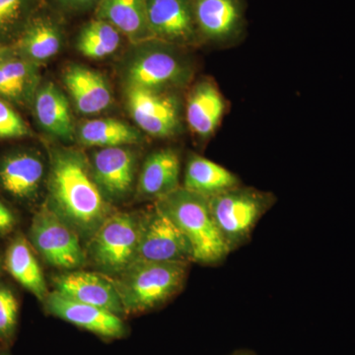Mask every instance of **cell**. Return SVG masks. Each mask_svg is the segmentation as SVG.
I'll return each instance as SVG.
<instances>
[{
  "mask_svg": "<svg viewBox=\"0 0 355 355\" xmlns=\"http://www.w3.org/2000/svg\"><path fill=\"white\" fill-rule=\"evenodd\" d=\"M12 46L15 55L29 62H46L60 50L62 33L51 18L33 15Z\"/></svg>",
  "mask_w": 355,
  "mask_h": 355,
  "instance_id": "cell-20",
  "label": "cell"
},
{
  "mask_svg": "<svg viewBox=\"0 0 355 355\" xmlns=\"http://www.w3.org/2000/svg\"><path fill=\"white\" fill-rule=\"evenodd\" d=\"M4 266L18 284L44 302L49 291L36 256L23 236L14 238L7 248Z\"/></svg>",
  "mask_w": 355,
  "mask_h": 355,
  "instance_id": "cell-23",
  "label": "cell"
},
{
  "mask_svg": "<svg viewBox=\"0 0 355 355\" xmlns=\"http://www.w3.org/2000/svg\"><path fill=\"white\" fill-rule=\"evenodd\" d=\"M209 200L216 227L232 253L250 241L257 224L277 198L268 191L240 184Z\"/></svg>",
  "mask_w": 355,
  "mask_h": 355,
  "instance_id": "cell-4",
  "label": "cell"
},
{
  "mask_svg": "<svg viewBox=\"0 0 355 355\" xmlns=\"http://www.w3.org/2000/svg\"><path fill=\"white\" fill-rule=\"evenodd\" d=\"M225 112V101L216 84L202 80L196 84L189 95L186 120L198 139L207 140L214 135Z\"/></svg>",
  "mask_w": 355,
  "mask_h": 355,
  "instance_id": "cell-17",
  "label": "cell"
},
{
  "mask_svg": "<svg viewBox=\"0 0 355 355\" xmlns=\"http://www.w3.org/2000/svg\"><path fill=\"white\" fill-rule=\"evenodd\" d=\"M48 188L46 207L85 241L114 212L96 184L90 162L79 151H53Z\"/></svg>",
  "mask_w": 355,
  "mask_h": 355,
  "instance_id": "cell-1",
  "label": "cell"
},
{
  "mask_svg": "<svg viewBox=\"0 0 355 355\" xmlns=\"http://www.w3.org/2000/svg\"><path fill=\"white\" fill-rule=\"evenodd\" d=\"M135 261H193V248L186 236L155 205L142 214L139 246L133 263Z\"/></svg>",
  "mask_w": 355,
  "mask_h": 355,
  "instance_id": "cell-8",
  "label": "cell"
},
{
  "mask_svg": "<svg viewBox=\"0 0 355 355\" xmlns=\"http://www.w3.org/2000/svg\"><path fill=\"white\" fill-rule=\"evenodd\" d=\"M60 6L69 10H85L93 6H97L99 0H57Z\"/></svg>",
  "mask_w": 355,
  "mask_h": 355,
  "instance_id": "cell-31",
  "label": "cell"
},
{
  "mask_svg": "<svg viewBox=\"0 0 355 355\" xmlns=\"http://www.w3.org/2000/svg\"><path fill=\"white\" fill-rule=\"evenodd\" d=\"M44 177L43 160L32 151H17L0 160V188L20 202L37 197Z\"/></svg>",
  "mask_w": 355,
  "mask_h": 355,
  "instance_id": "cell-15",
  "label": "cell"
},
{
  "mask_svg": "<svg viewBox=\"0 0 355 355\" xmlns=\"http://www.w3.org/2000/svg\"><path fill=\"white\" fill-rule=\"evenodd\" d=\"M229 355H258L256 352H254L253 350L249 349H238L235 350L234 352Z\"/></svg>",
  "mask_w": 355,
  "mask_h": 355,
  "instance_id": "cell-33",
  "label": "cell"
},
{
  "mask_svg": "<svg viewBox=\"0 0 355 355\" xmlns=\"http://www.w3.org/2000/svg\"><path fill=\"white\" fill-rule=\"evenodd\" d=\"M19 304L13 291L0 282V340L10 342L15 334Z\"/></svg>",
  "mask_w": 355,
  "mask_h": 355,
  "instance_id": "cell-28",
  "label": "cell"
},
{
  "mask_svg": "<svg viewBox=\"0 0 355 355\" xmlns=\"http://www.w3.org/2000/svg\"><path fill=\"white\" fill-rule=\"evenodd\" d=\"M49 314L106 338H121L127 327L118 315L96 306L76 302L57 291L49 292L44 301Z\"/></svg>",
  "mask_w": 355,
  "mask_h": 355,
  "instance_id": "cell-12",
  "label": "cell"
},
{
  "mask_svg": "<svg viewBox=\"0 0 355 355\" xmlns=\"http://www.w3.org/2000/svg\"><path fill=\"white\" fill-rule=\"evenodd\" d=\"M36 0H0V44L17 39L34 15Z\"/></svg>",
  "mask_w": 355,
  "mask_h": 355,
  "instance_id": "cell-26",
  "label": "cell"
},
{
  "mask_svg": "<svg viewBox=\"0 0 355 355\" xmlns=\"http://www.w3.org/2000/svg\"><path fill=\"white\" fill-rule=\"evenodd\" d=\"M190 263L135 261L111 277L125 314H139L164 305L181 291Z\"/></svg>",
  "mask_w": 355,
  "mask_h": 355,
  "instance_id": "cell-3",
  "label": "cell"
},
{
  "mask_svg": "<svg viewBox=\"0 0 355 355\" xmlns=\"http://www.w3.org/2000/svg\"><path fill=\"white\" fill-rule=\"evenodd\" d=\"M29 237L34 249L51 266L71 270L87 261L80 237L46 205L33 217Z\"/></svg>",
  "mask_w": 355,
  "mask_h": 355,
  "instance_id": "cell-7",
  "label": "cell"
},
{
  "mask_svg": "<svg viewBox=\"0 0 355 355\" xmlns=\"http://www.w3.org/2000/svg\"><path fill=\"white\" fill-rule=\"evenodd\" d=\"M147 21L151 38L182 46L198 38L193 0H147Z\"/></svg>",
  "mask_w": 355,
  "mask_h": 355,
  "instance_id": "cell-10",
  "label": "cell"
},
{
  "mask_svg": "<svg viewBox=\"0 0 355 355\" xmlns=\"http://www.w3.org/2000/svg\"><path fill=\"white\" fill-rule=\"evenodd\" d=\"M93 177L108 202H119L130 195L137 173V157L125 146L96 151L90 162Z\"/></svg>",
  "mask_w": 355,
  "mask_h": 355,
  "instance_id": "cell-11",
  "label": "cell"
},
{
  "mask_svg": "<svg viewBox=\"0 0 355 355\" xmlns=\"http://www.w3.org/2000/svg\"><path fill=\"white\" fill-rule=\"evenodd\" d=\"M16 223L17 220L13 212L3 202H0V235H7L12 232Z\"/></svg>",
  "mask_w": 355,
  "mask_h": 355,
  "instance_id": "cell-30",
  "label": "cell"
},
{
  "mask_svg": "<svg viewBox=\"0 0 355 355\" xmlns=\"http://www.w3.org/2000/svg\"><path fill=\"white\" fill-rule=\"evenodd\" d=\"M55 291L76 302L102 308L118 316L125 315L111 277L103 273L69 272L53 279Z\"/></svg>",
  "mask_w": 355,
  "mask_h": 355,
  "instance_id": "cell-14",
  "label": "cell"
},
{
  "mask_svg": "<svg viewBox=\"0 0 355 355\" xmlns=\"http://www.w3.org/2000/svg\"><path fill=\"white\" fill-rule=\"evenodd\" d=\"M35 64L15 53L0 64L13 89L14 101H25L31 95L36 80Z\"/></svg>",
  "mask_w": 355,
  "mask_h": 355,
  "instance_id": "cell-27",
  "label": "cell"
},
{
  "mask_svg": "<svg viewBox=\"0 0 355 355\" xmlns=\"http://www.w3.org/2000/svg\"><path fill=\"white\" fill-rule=\"evenodd\" d=\"M181 160L173 149L151 153L142 165L137 180V197L140 200H161L181 187Z\"/></svg>",
  "mask_w": 355,
  "mask_h": 355,
  "instance_id": "cell-16",
  "label": "cell"
},
{
  "mask_svg": "<svg viewBox=\"0 0 355 355\" xmlns=\"http://www.w3.org/2000/svg\"><path fill=\"white\" fill-rule=\"evenodd\" d=\"M189 240L193 261L216 266L226 260L230 251L222 239L210 211L209 198L180 187L155 202Z\"/></svg>",
  "mask_w": 355,
  "mask_h": 355,
  "instance_id": "cell-2",
  "label": "cell"
},
{
  "mask_svg": "<svg viewBox=\"0 0 355 355\" xmlns=\"http://www.w3.org/2000/svg\"><path fill=\"white\" fill-rule=\"evenodd\" d=\"M239 178L220 164L191 154L184 168L183 188L207 198L240 186Z\"/></svg>",
  "mask_w": 355,
  "mask_h": 355,
  "instance_id": "cell-21",
  "label": "cell"
},
{
  "mask_svg": "<svg viewBox=\"0 0 355 355\" xmlns=\"http://www.w3.org/2000/svg\"><path fill=\"white\" fill-rule=\"evenodd\" d=\"M34 109L40 125L46 132L67 141L74 139L76 128L69 101L57 86H42L35 95Z\"/></svg>",
  "mask_w": 355,
  "mask_h": 355,
  "instance_id": "cell-22",
  "label": "cell"
},
{
  "mask_svg": "<svg viewBox=\"0 0 355 355\" xmlns=\"http://www.w3.org/2000/svg\"><path fill=\"white\" fill-rule=\"evenodd\" d=\"M142 214L114 212L87 241V260L100 273L114 277L135 260Z\"/></svg>",
  "mask_w": 355,
  "mask_h": 355,
  "instance_id": "cell-5",
  "label": "cell"
},
{
  "mask_svg": "<svg viewBox=\"0 0 355 355\" xmlns=\"http://www.w3.org/2000/svg\"><path fill=\"white\" fill-rule=\"evenodd\" d=\"M96 7L98 19L113 25L132 43L153 40L147 21V0H99Z\"/></svg>",
  "mask_w": 355,
  "mask_h": 355,
  "instance_id": "cell-19",
  "label": "cell"
},
{
  "mask_svg": "<svg viewBox=\"0 0 355 355\" xmlns=\"http://www.w3.org/2000/svg\"><path fill=\"white\" fill-rule=\"evenodd\" d=\"M128 67V88L169 91L190 79V65L174 49V44L151 40Z\"/></svg>",
  "mask_w": 355,
  "mask_h": 355,
  "instance_id": "cell-6",
  "label": "cell"
},
{
  "mask_svg": "<svg viewBox=\"0 0 355 355\" xmlns=\"http://www.w3.org/2000/svg\"><path fill=\"white\" fill-rule=\"evenodd\" d=\"M64 81L76 109L80 113H101L113 101L106 79L95 70L72 65L65 70Z\"/></svg>",
  "mask_w": 355,
  "mask_h": 355,
  "instance_id": "cell-18",
  "label": "cell"
},
{
  "mask_svg": "<svg viewBox=\"0 0 355 355\" xmlns=\"http://www.w3.org/2000/svg\"><path fill=\"white\" fill-rule=\"evenodd\" d=\"M121 34L113 25L101 19L87 23L77 38V50L84 57L101 60L113 55L121 44Z\"/></svg>",
  "mask_w": 355,
  "mask_h": 355,
  "instance_id": "cell-25",
  "label": "cell"
},
{
  "mask_svg": "<svg viewBox=\"0 0 355 355\" xmlns=\"http://www.w3.org/2000/svg\"><path fill=\"white\" fill-rule=\"evenodd\" d=\"M200 38L216 44L237 39L245 25L243 0H193Z\"/></svg>",
  "mask_w": 355,
  "mask_h": 355,
  "instance_id": "cell-13",
  "label": "cell"
},
{
  "mask_svg": "<svg viewBox=\"0 0 355 355\" xmlns=\"http://www.w3.org/2000/svg\"><path fill=\"white\" fill-rule=\"evenodd\" d=\"M0 355H10L6 350H0Z\"/></svg>",
  "mask_w": 355,
  "mask_h": 355,
  "instance_id": "cell-34",
  "label": "cell"
},
{
  "mask_svg": "<svg viewBox=\"0 0 355 355\" xmlns=\"http://www.w3.org/2000/svg\"><path fill=\"white\" fill-rule=\"evenodd\" d=\"M1 270H2V261H1V260H0V273H1Z\"/></svg>",
  "mask_w": 355,
  "mask_h": 355,
  "instance_id": "cell-35",
  "label": "cell"
},
{
  "mask_svg": "<svg viewBox=\"0 0 355 355\" xmlns=\"http://www.w3.org/2000/svg\"><path fill=\"white\" fill-rule=\"evenodd\" d=\"M127 101L133 121L151 137L164 139L179 132V100L169 91L128 88Z\"/></svg>",
  "mask_w": 355,
  "mask_h": 355,
  "instance_id": "cell-9",
  "label": "cell"
},
{
  "mask_svg": "<svg viewBox=\"0 0 355 355\" xmlns=\"http://www.w3.org/2000/svg\"><path fill=\"white\" fill-rule=\"evenodd\" d=\"M30 135V130L12 107L0 98V139H18Z\"/></svg>",
  "mask_w": 355,
  "mask_h": 355,
  "instance_id": "cell-29",
  "label": "cell"
},
{
  "mask_svg": "<svg viewBox=\"0 0 355 355\" xmlns=\"http://www.w3.org/2000/svg\"><path fill=\"white\" fill-rule=\"evenodd\" d=\"M15 53L12 46H7V44H0V64Z\"/></svg>",
  "mask_w": 355,
  "mask_h": 355,
  "instance_id": "cell-32",
  "label": "cell"
},
{
  "mask_svg": "<svg viewBox=\"0 0 355 355\" xmlns=\"http://www.w3.org/2000/svg\"><path fill=\"white\" fill-rule=\"evenodd\" d=\"M78 139L84 146L100 148L130 146L142 139L137 128L114 119L85 121L79 128Z\"/></svg>",
  "mask_w": 355,
  "mask_h": 355,
  "instance_id": "cell-24",
  "label": "cell"
}]
</instances>
